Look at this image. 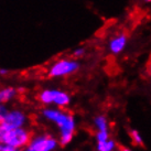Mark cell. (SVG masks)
<instances>
[{
	"label": "cell",
	"instance_id": "1",
	"mask_svg": "<svg viewBox=\"0 0 151 151\" xmlns=\"http://www.w3.org/2000/svg\"><path fill=\"white\" fill-rule=\"evenodd\" d=\"M42 116L46 120L55 124L60 130L59 142L61 146H67L73 140L76 129V120L68 111L61 108H44Z\"/></svg>",
	"mask_w": 151,
	"mask_h": 151
},
{
	"label": "cell",
	"instance_id": "2",
	"mask_svg": "<svg viewBox=\"0 0 151 151\" xmlns=\"http://www.w3.org/2000/svg\"><path fill=\"white\" fill-rule=\"evenodd\" d=\"M31 139H32L31 131L24 127H20V128L4 131L2 142L12 148L23 149L29 146Z\"/></svg>",
	"mask_w": 151,
	"mask_h": 151
},
{
	"label": "cell",
	"instance_id": "3",
	"mask_svg": "<svg viewBox=\"0 0 151 151\" xmlns=\"http://www.w3.org/2000/svg\"><path fill=\"white\" fill-rule=\"evenodd\" d=\"M38 98L43 105H55L58 108H64L71 103L70 94L60 89H43L38 95Z\"/></svg>",
	"mask_w": 151,
	"mask_h": 151
},
{
	"label": "cell",
	"instance_id": "4",
	"mask_svg": "<svg viewBox=\"0 0 151 151\" xmlns=\"http://www.w3.org/2000/svg\"><path fill=\"white\" fill-rule=\"evenodd\" d=\"M80 70V63L75 59H60L49 67L50 77H64L74 74Z\"/></svg>",
	"mask_w": 151,
	"mask_h": 151
},
{
	"label": "cell",
	"instance_id": "5",
	"mask_svg": "<svg viewBox=\"0 0 151 151\" xmlns=\"http://www.w3.org/2000/svg\"><path fill=\"white\" fill-rule=\"evenodd\" d=\"M27 116L20 109H11L0 115V126L4 131L24 127Z\"/></svg>",
	"mask_w": 151,
	"mask_h": 151
},
{
	"label": "cell",
	"instance_id": "6",
	"mask_svg": "<svg viewBox=\"0 0 151 151\" xmlns=\"http://www.w3.org/2000/svg\"><path fill=\"white\" fill-rule=\"evenodd\" d=\"M59 139L47 134H41L32 137L29 147L37 151H55L59 147Z\"/></svg>",
	"mask_w": 151,
	"mask_h": 151
},
{
	"label": "cell",
	"instance_id": "7",
	"mask_svg": "<svg viewBox=\"0 0 151 151\" xmlns=\"http://www.w3.org/2000/svg\"><path fill=\"white\" fill-rule=\"evenodd\" d=\"M128 45V37L126 33L115 34L108 41V50L114 55L120 54L122 51L126 50Z\"/></svg>",
	"mask_w": 151,
	"mask_h": 151
},
{
	"label": "cell",
	"instance_id": "8",
	"mask_svg": "<svg viewBox=\"0 0 151 151\" xmlns=\"http://www.w3.org/2000/svg\"><path fill=\"white\" fill-rule=\"evenodd\" d=\"M17 89L13 87H4L0 89V105L6 104L17 96Z\"/></svg>",
	"mask_w": 151,
	"mask_h": 151
},
{
	"label": "cell",
	"instance_id": "9",
	"mask_svg": "<svg viewBox=\"0 0 151 151\" xmlns=\"http://www.w3.org/2000/svg\"><path fill=\"white\" fill-rule=\"evenodd\" d=\"M94 125H95V128H96L97 131H108L109 130L108 120L103 115L96 116L94 118Z\"/></svg>",
	"mask_w": 151,
	"mask_h": 151
},
{
	"label": "cell",
	"instance_id": "10",
	"mask_svg": "<svg viewBox=\"0 0 151 151\" xmlns=\"http://www.w3.org/2000/svg\"><path fill=\"white\" fill-rule=\"evenodd\" d=\"M116 147H117L116 142L114 141L113 139L109 138L108 140L101 141V142H97L96 150L97 151H115Z\"/></svg>",
	"mask_w": 151,
	"mask_h": 151
},
{
	"label": "cell",
	"instance_id": "11",
	"mask_svg": "<svg viewBox=\"0 0 151 151\" xmlns=\"http://www.w3.org/2000/svg\"><path fill=\"white\" fill-rule=\"evenodd\" d=\"M129 134H130V138L132 140V142L136 145V146H143V139L142 136L140 134L138 130L136 129H130L129 130Z\"/></svg>",
	"mask_w": 151,
	"mask_h": 151
},
{
	"label": "cell",
	"instance_id": "12",
	"mask_svg": "<svg viewBox=\"0 0 151 151\" xmlns=\"http://www.w3.org/2000/svg\"><path fill=\"white\" fill-rule=\"evenodd\" d=\"M109 139V132L108 131H97L96 132V141L101 142V141H105Z\"/></svg>",
	"mask_w": 151,
	"mask_h": 151
},
{
	"label": "cell",
	"instance_id": "13",
	"mask_svg": "<svg viewBox=\"0 0 151 151\" xmlns=\"http://www.w3.org/2000/svg\"><path fill=\"white\" fill-rule=\"evenodd\" d=\"M85 53H86V50L84 47H77L73 51V56H74V59H81L84 56Z\"/></svg>",
	"mask_w": 151,
	"mask_h": 151
},
{
	"label": "cell",
	"instance_id": "14",
	"mask_svg": "<svg viewBox=\"0 0 151 151\" xmlns=\"http://www.w3.org/2000/svg\"><path fill=\"white\" fill-rule=\"evenodd\" d=\"M0 151H23L22 149H18V148H12L6 145L4 142H0Z\"/></svg>",
	"mask_w": 151,
	"mask_h": 151
},
{
	"label": "cell",
	"instance_id": "15",
	"mask_svg": "<svg viewBox=\"0 0 151 151\" xmlns=\"http://www.w3.org/2000/svg\"><path fill=\"white\" fill-rule=\"evenodd\" d=\"M4 130L2 129V127L0 126V142H2V138H4Z\"/></svg>",
	"mask_w": 151,
	"mask_h": 151
},
{
	"label": "cell",
	"instance_id": "16",
	"mask_svg": "<svg viewBox=\"0 0 151 151\" xmlns=\"http://www.w3.org/2000/svg\"><path fill=\"white\" fill-rule=\"evenodd\" d=\"M119 151H132L128 147H119Z\"/></svg>",
	"mask_w": 151,
	"mask_h": 151
},
{
	"label": "cell",
	"instance_id": "17",
	"mask_svg": "<svg viewBox=\"0 0 151 151\" xmlns=\"http://www.w3.org/2000/svg\"><path fill=\"white\" fill-rule=\"evenodd\" d=\"M23 151H37V150H34L33 148H31L28 146V147H25L24 149H23Z\"/></svg>",
	"mask_w": 151,
	"mask_h": 151
},
{
	"label": "cell",
	"instance_id": "18",
	"mask_svg": "<svg viewBox=\"0 0 151 151\" xmlns=\"http://www.w3.org/2000/svg\"><path fill=\"white\" fill-rule=\"evenodd\" d=\"M148 72H149V74L151 75V60L149 61V63H148Z\"/></svg>",
	"mask_w": 151,
	"mask_h": 151
},
{
	"label": "cell",
	"instance_id": "19",
	"mask_svg": "<svg viewBox=\"0 0 151 151\" xmlns=\"http://www.w3.org/2000/svg\"><path fill=\"white\" fill-rule=\"evenodd\" d=\"M8 72L6 71V70H0V74H7Z\"/></svg>",
	"mask_w": 151,
	"mask_h": 151
},
{
	"label": "cell",
	"instance_id": "20",
	"mask_svg": "<svg viewBox=\"0 0 151 151\" xmlns=\"http://www.w3.org/2000/svg\"><path fill=\"white\" fill-rule=\"evenodd\" d=\"M145 2H147V4H151V0H145Z\"/></svg>",
	"mask_w": 151,
	"mask_h": 151
}]
</instances>
